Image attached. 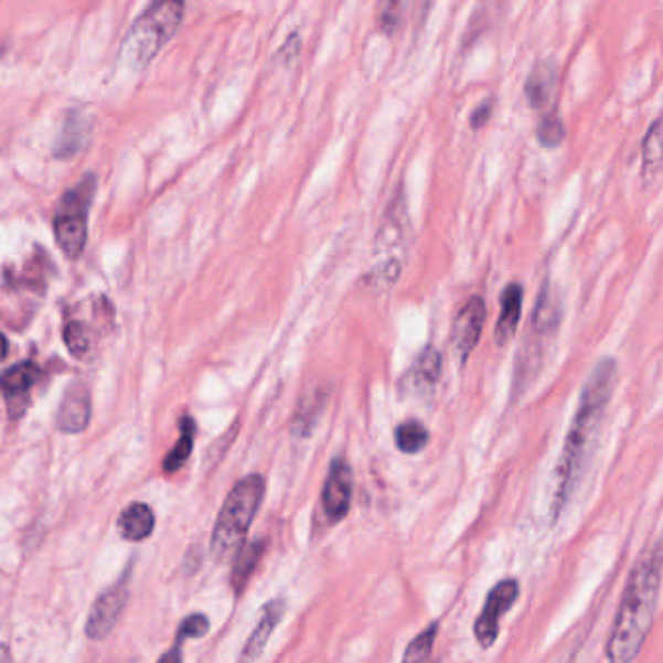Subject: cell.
<instances>
[{
  "label": "cell",
  "instance_id": "6da1fadb",
  "mask_svg": "<svg viewBox=\"0 0 663 663\" xmlns=\"http://www.w3.org/2000/svg\"><path fill=\"white\" fill-rule=\"evenodd\" d=\"M662 588V545L655 541L642 550L632 568L621 606L614 617L611 637L607 642L609 663H632L646 642L654 624L655 609Z\"/></svg>",
  "mask_w": 663,
  "mask_h": 663
},
{
  "label": "cell",
  "instance_id": "7a4b0ae2",
  "mask_svg": "<svg viewBox=\"0 0 663 663\" xmlns=\"http://www.w3.org/2000/svg\"><path fill=\"white\" fill-rule=\"evenodd\" d=\"M614 379H617V362L613 359H606L591 370L590 377L581 389L580 405L566 436L565 450L558 463L557 496L553 506L555 520L560 514V510L565 509V502L573 494L586 461L590 458L591 448L598 440L599 428L613 394Z\"/></svg>",
  "mask_w": 663,
  "mask_h": 663
},
{
  "label": "cell",
  "instance_id": "3957f363",
  "mask_svg": "<svg viewBox=\"0 0 663 663\" xmlns=\"http://www.w3.org/2000/svg\"><path fill=\"white\" fill-rule=\"evenodd\" d=\"M263 496L265 479L259 473L247 475L234 484L214 524L211 555L216 563L234 560L246 545L249 527L261 509Z\"/></svg>",
  "mask_w": 663,
  "mask_h": 663
},
{
  "label": "cell",
  "instance_id": "277c9868",
  "mask_svg": "<svg viewBox=\"0 0 663 663\" xmlns=\"http://www.w3.org/2000/svg\"><path fill=\"white\" fill-rule=\"evenodd\" d=\"M183 12L185 4L178 0L152 4L127 33L119 51V63L129 71L147 68L165 43L172 40L173 33L178 32L183 22Z\"/></svg>",
  "mask_w": 663,
  "mask_h": 663
},
{
  "label": "cell",
  "instance_id": "5b68a950",
  "mask_svg": "<svg viewBox=\"0 0 663 663\" xmlns=\"http://www.w3.org/2000/svg\"><path fill=\"white\" fill-rule=\"evenodd\" d=\"M94 178L88 175L73 191H68L58 205L53 229L61 252L68 259H78L83 255L88 239V211L94 197Z\"/></svg>",
  "mask_w": 663,
  "mask_h": 663
},
{
  "label": "cell",
  "instance_id": "8992f818",
  "mask_svg": "<svg viewBox=\"0 0 663 663\" xmlns=\"http://www.w3.org/2000/svg\"><path fill=\"white\" fill-rule=\"evenodd\" d=\"M407 206L405 199L399 193V199L392 201V205L385 213L382 221V228L377 232L376 254L379 255V261L374 265L372 275L376 277L379 285L385 282H395V279L402 275L403 259L405 252V239H407Z\"/></svg>",
  "mask_w": 663,
  "mask_h": 663
},
{
  "label": "cell",
  "instance_id": "52a82bcc",
  "mask_svg": "<svg viewBox=\"0 0 663 663\" xmlns=\"http://www.w3.org/2000/svg\"><path fill=\"white\" fill-rule=\"evenodd\" d=\"M129 588H131V570H125L124 576L94 601L86 621L88 639L104 640L114 632L115 624L121 619L125 606L129 601Z\"/></svg>",
  "mask_w": 663,
  "mask_h": 663
},
{
  "label": "cell",
  "instance_id": "ba28073f",
  "mask_svg": "<svg viewBox=\"0 0 663 663\" xmlns=\"http://www.w3.org/2000/svg\"><path fill=\"white\" fill-rule=\"evenodd\" d=\"M517 596H520V584L516 580L499 581L489 591V598H486V603H484L483 611H481V617L477 619L475 627H473L477 642L484 650L494 646V642L499 640L500 621L514 607Z\"/></svg>",
  "mask_w": 663,
  "mask_h": 663
},
{
  "label": "cell",
  "instance_id": "9c48e42d",
  "mask_svg": "<svg viewBox=\"0 0 663 663\" xmlns=\"http://www.w3.org/2000/svg\"><path fill=\"white\" fill-rule=\"evenodd\" d=\"M323 510L329 522H343L353 500V469L344 459H335L329 467V475L323 486Z\"/></svg>",
  "mask_w": 663,
  "mask_h": 663
},
{
  "label": "cell",
  "instance_id": "30bf717a",
  "mask_svg": "<svg viewBox=\"0 0 663 663\" xmlns=\"http://www.w3.org/2000/svg\"><path fill=\"white\" fill-rule=\"evenodd\" d=\"M42 377V370L33 362H20L17 366L7 370L0 376V392L9 405L10 417L20 418L30 407L33 385Z\"/></svg>",
  "mask_w": 663,
  "mask_h": 663
},
{
  "label": "cell",
  "instance_id": "8fae6325",
  "mask_svg": "<svg viewBox=\"0 0 663 663\" xmlns=\"http://www.w3.org/2000/svg\"><path fill=\"white\" fill-rule=\"evenodd\" d=\"M486 320V306L481 296H471L469 302L458 311L453 320V344L461 361H467L473 353Z\"/></svg>",
  "mask_w": 663,
  "mask_h": 663
},
{
  "label": "cell",
  "instance_id": "7c38bea8",
  "mask_svg": "<svg viewBox=\"0 0 663 663\" xmlns=\"http://www.w3.org/2000/svg\"><path fill=\"white\" fill-rule=\"evenodd\" d=\"M92 417V399L88 387L83 384H73L66 389L57 413V426L65 435H81Z\"/></svg>",
  "mask_w": 663,
  "mask_h": 663
},
{
  "label": "cell",
  "instance_id": "4fadbf2b",
  "mask_svg": "<svg viewBox=\"0 0 663 663\" xmlns=\"http://www.w3.org/2000/svg\"><path fill=\"white\" fill-rule=\"evenodd\" d=\"M285 613H287V603L282 599H272L267 606L263 607L261 619L257 622L252 637L247 639L246 646L239 655V663H254L265 652L267 642L272 637L275 629L279 627Z\"/></svg>",
  "mask_w": 663,
  "mask_h": 663
},
{
  "label": "cell",
  "instance_id": "5bb4252c",
  "mask_svg": "<svg viewBox=\"0 0 663 663\" xmlns=\"http://www.w3.org/2000/svg\"><path fill=\"white\" fill-rule=\"evenodd\" d=\"M522 302H524V288L517 282L509 285L500 296V316L496 321V343L506 344L516 335L517 323L522 318Z\"/></svg>",
  "mask_w": 663,
  "mask_h": 663
},
{
  "label": "cell",
  "instance_id": "9a60e30c",
  "mask_svg": "<svg viewBox=\"0 0 663 663\" xmlns=\"http://www.w3.org/2000/svg\"><path fill=\"white\" fill-rule=\"evenodd\" d=\"M156 527V516L152 509L145 502H131L127 509L121 512L117 530L121 537L132 543L148 539Z\"/></svg>",
  "mask_w": 663,
  "mask_h": 663
},
{
  "label": "cell",
  "instance_id": "2e32d148",
  "mask_svg": "<svg viewBox=\"0 0 663 663\" xmlns=\"http://www.w3.org/2000/svg\"><path fill=\"white\" fill-rule=\"evenodd\" d=\"M555 84H557L555 66L550 63H539L535 66L525 84V96L530 99V104L535 109H543L547 106L555 94Z\"/></svg>",
  "mask_w": 663,
  "mask_h": 663
},
{
  "label": "cell",
  "instance_id": "e0dca14e",
  "mask_svg": "<svg viewBox=\"0 0 663 663\" xmlns=\"http://www.w3.org/2000/svg\"><path fill=\"white\" fill-rule=\"evenodd\" d=\"M263 553H265V541H254V543L244 545L234 558V568H232L229 581H232V588H234L236 596L246 590L247 581L254 576L255 568L259 566Z\"/></svg>",
  "mask_w": 663,
  "mask_h": 663
},
{
  "label": "cell",
  "instance_id": "ac0fdd59",
  "mask_svg": "<svg viewBox=\"0 0 663 663\" xmlns=\"http://www.w3.org/2000/svg\"><path fill=\"white\" fill-rule=\"evenodd\" d=\"M195 435H197L195 420L191 417L181 418L180 440H178V443L173 446V450L164 459L165 473H170V475L178 473L181 467L188 463L189 456L193 451V443H195Z\"/></svg>",
  "mask_w": 663,
  "mask_h": 663
},
{
  "label": "cell",
  "instance_id": "d6986e66",
  "mask_svg": "<svg viewBox=\"0 0 663 663\" xmlns=\"http://www.w3.org/2000/svg\"><path fill=\"white\" fill-rule=\"evenodd\" d=\"M642 175L644 180L654 181L662 168V124L655 119L650 127L644 145H642Z\"/></svg>",
  "mask_w": 663,
  "mask_h": 663
},
{
  "label": "cell",
  "instance_id": "ffe728a7",
  "mask_svg": "<svg viewBox=\"0 0 663 663\" xmlns=\"http://www.w3.org/2000/svg\"><path fill=\"white\" fill-rule=\"evenodd\" d=\"M428 440H430V432L418 420H407V423H403V425L395 428V446L403 453L413 456V453L425 450Z\"/></svg>",
  "mask_w": 663,
  "mask_h": 663
},
{
  "label": "cell",
  "instance_id": "44dd1931",
  "mask_svg": "<svg viewBox=\"0 0 663 663\" xmlns=\"http://www.w3.org/2000/svg\"><path fill=\"white\" fill-rule=\"evenodd\" d=\"M436 634H438V622H432L426 627L425 631L418 634L417 639L410 640L409 646L403 655V663H426L432 654L435 648Z\"/></svg>",
  "mask_w": 663,
  "mask_h": 663
},
{
  "label": "cell",
  "instance_id": "7402d4cb",
  "mask_svg": "<svg viewBox=\"0 0 663 663\" xmlns=\"http://www.w3.org/2000/svg\"><path fill=\"white\" fill-rule=\"evenodd\" d=\"M558 318H560V310L555 302V296H550L549 290L545 288L541 292L539 302L533 313V325L539 331H553V329H557Z\"/></svg>",
  "mask_w": 663,
  "mask_h": 663
},
{
  "label": "cell",
  "instance_id": "603a6c76",
  "mask_svg": "<svg viewBox=\"0 0 663 663\" xmlns=\"http://www.w3.org/2000/svg\"><path fill=\"white\" fill-rule=\"evenodd\" d=\"M413 374L420 382H425L426 385H435L440 379V374H442V356H440V353L432 346H428L425 353L418 356Z\"/></svg>",
  "mask_w": 663,
  "mask_h": 663
},
{
  "label": "cell",
  "instance_id": "cb8c5ba5",
  "mask_svg": "<svg viewBox=\"0 0 663 663\" xmlns=\"http://www.w3.org/2000/svg\"><path fill=\"white\" fill-rule=\"evenodd\" d=\"M565 125H563L558 115H545L537 125V140H539L541 147H560L563 140H565Z\"/></svg>",
  "mask_w": 663,
  "mask_h": 663
},
{
  "label": "cell",
  "instance_id": "d4e9b609",
  "mask_svg": "<svg viewBox=\"0 0 663 663\" xmlns=\"http://www.w3.org/2000/svg\"><path fill=\"white\" fill-rule=\"evenodd\" d=\"M63 339H65L66 349H68L74 356H78V359L90 351V335H88V331L84 329V325L76 323V321L66 323L65 331H63Z\"/></svg>",
  "mask_w": 663,
  "mask_h": 663
},
{
  "label": "cell",
  "instance_id": "484cf974",
  "mask_svg": "<svg viewBox=\"0 0 663 663\" xmlns=\"http://www.w3.org/2000/svg\"><path fill=\"white\" fill-rule=\"evenodd\" d=\"M208 627H211V622H208L205 614H189L188 619L180 624V631H178V639H175V642L183 644V640L203 639L206 632H208Z\"/></svg>",
  "mask_w": 663,
  "mask_h": 663
},
{
  "label": "cell",
  "instance_id": "4316f807",
  "mask_svg": "<svg viewBox=\"0 0 663 663\" xmlns=\"http://www.w3.org/2000/svg\"><path fill=\"white\" fill-rule=\"evenodd\" d=\"M491 114L492 101L491 99H486L483 106L477 107L475 111H473V115H471V119H469V124H471V127H473V129H481V127H483V125L486 124L489 119H491Z\"/></svg>",
  "mask_w": 663,
  "mask_h": 663
},
{
  "label": "cell",
  "instance_id": "83f0119b",
  "mask_svg": "<svg viewBox=\"0 0 663 663\" xmlns=\"http://www.w3.org/2000/svg\"><path fill=\"white\" fill-rule=\"evenodd\" d=\"M183 662V652H181L180 642H175L168 652H165L156 663H181Z\"/></svg>",
  "mask_w": 663,
  "mask_h": 663
},
{
  "label": "cell",
  "instance_id": "f1b7e54d",
  "mask_svg": "<svg viewBox=\"0 0 663 663\" xmlns=\"http://www.w3.org/2000/svg\"><path fill=\"white\" fill-rule=\"evenodd\" d=\"M0 663H14L12 660V652L7 644H0Z\"/></svg>",
  "mask_w": 663,
  "mask_h": 663
},
{
  "label": "cell",
  "instance_id": "f546056e",
  "mask_svg": "<svg viewBox=\"0 0 663 663\" xmlns=\"http://www.w3.org/2000/svg\"><path fill=\"white\" fill-rule=\"evenodd\" d=\"M7 354H9V341H7V336L0 333V362L7 359Z\"/></svg>",
  "mask_w": 663,
  "mask_h": 663
}]
</instances>
